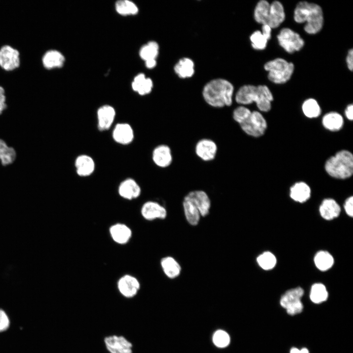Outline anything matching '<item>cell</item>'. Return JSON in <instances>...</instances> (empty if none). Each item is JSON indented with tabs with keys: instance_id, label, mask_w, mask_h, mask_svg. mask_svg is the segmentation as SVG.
<instances>
[{
	"instance_id": "6da1fadb",
	"label": "cell",
	"mask_w": 353,
	"mask_h": 353,
	"mask_svg": "<svg viewBox=\"0 0 353 353\" xmlns=\"http://www.w3.org/2000/svg\"><path fill=\"white\" fill-rule=\"evenodd\" d=\"M293 18L298 24L305 23L303 29L308 34L318 33L324 25L323 9L319 4L315 3L306 1L299 2L294 9Z\"/></svg>"
},
{
	"instance_id": "7a4b0ae2",
	"label": "cell",
	"mask_w": 353,
	"mask_h": 353,
	"mask_svg": "<svg viewBox=\"0 0 353 353\" xmlns=\"http://www.w3.org/2000/svg\"><path fill=\"white\" fill-rule=\"evenodd\" d=\"M232 118L241 129L251 137L262 136L267 127V122L260 112L252 111L244 105H239L233 110Z\"/></svg>"
},
{
	"instance_id": "3957f363",
	"label": "cell",
	"mask_w": 353,
	"mask_h": 353,
	"mask_svg": "<svg viewBox=\"0 0 353 353\" xmlns=\"http://www.w3.org/2000/svg\"><path fill=\"white\" fill-rule=\"evenodd\" d=\"M234 87L228 80L217 78L208 82L202 90V97L209 106L221 108L232 105Z\"/></svg>"
},
{
	"instance_id": "277c9868",
	"label": "cell",
	"mask_w": 353,
	"mask_h": 353,
	"mask_svg": "<svg viewBox=\"0 0 353 353\" xmlns=\"http://www.w3.org/2000/svg\"><path fill=\"white\" fill-rule=\"evenodd\" d=\"M235 100L240 105L245 106L255 102L260 111L267 112L271 109V102L274 97L270 89L266 85L248 84L239 89Z\"/></svg>"
},
{
	"instance_id": "5b68a950",
	"label": "cell",
	"mask_w": 353,
	"mask_h": 353,
	"mask_svg": "<svg viewBox=\"0 0 353 353\" xmlns=\"http://www.w3.org/2000/svg\"><path fill=\"white\" fill-rule=\"evenodd\" d=\"M325 169L331 176L337 179H346L353 174V155L347 150H341L326 162Z\"/></svg>"
},
{
	"instance_id": "8992f818",
	"label": "cell",
	"mask_w": 353,
	"mask_h": 353,
	"mask_svg": "<svg viewBox=\"0 0 353 353\" xmlns=\"http://www.w3.org/2000/svg\"><path fill=\"white\" fill-rule=\"evenodd\" d=\"M264 69L268 72L267 77L270 81L276 84H282L290 79L295 66L292 62L278 57L267 62Z\"/></svg>"
},
{
	"instance_id": "52a82bcc",
	"label": "cell",
	"mask_w": 353,
	"mask_h": 353,
	"mask_svg": "<svg viewBox=\"0 0 353 353\" xmlns=\"http://www.w3.org/2000/svg\"><path fill=\"white\" fill-rule=\"evenodd\" d=\"M277 38L279 45L290 54L300 51L305 44L298 33L288 27L281 29Z\"/></svg>"
},
{
	"instance_id": "ba28073f",
	"label": "cell",
	"mask_w": 353,
	"mask_h": 353,
	"mask_svg": "<svg viewBox=\"0 0 353 353\" xmlns=\"http://www.w3.org/2000/svg\"><path fill=\"white\" fill-rule=\"evenodd\" d=\"M219 147L213 139L203 137L198 140L194 146V152L196 156L204 162L214 161L217 157Z\"/></svg>"
},
{
	"instance_id": "9c48e42d",
	"label": "cell",
	"mask_w": 353,
	"mask_h": 353,
	"mask_svg": "<svg viewBox=\"0 0 353 353\" xmlns=\"http://www.w3.org/2000/svg\"><path fill=\"white\" fill-rule=\"evenodd\" d=\"M303 293V290L298 287L288 290L282 295L280 300V304L286 309L288 314L294 315L302 312L303 305L301 299Z\"/></svg>"
},
{
	"instance_id": "30bf717a",
	"label": "cell",
	"mask_w": 353,
	"mask_h": 353,
	"mask_svg": "<svg viewBox=\"0 0 353 353\" xmlns=\"http://www.w3.org/2000/svg\"><path fill=\"white\" fill-rule=\"evenodd\" d=\"M19 50L8 44L0 47V67L6 72L15 71L21 65Z\"/></svg>"
},
{
	"instance_id": "8fae6325",
	"label": "cell",
	"mask_w": 353,
	"mask_h": 353,
	"mask_svg": "<svg viewBox=\"0 0 353 353\" xmlns=\"http://www.w3.org/2000/svg\"><path fill=\"white\" fill-rule=\"evenodd\" d=\"M153 164L160 169L170 168L174 162V155L170 145L162 143L156 146L151 152Z\"/></svg>"
},
{
	"instance_id": "7c38bea8",
	"label": "cell",
	"mask_w": 353,
	"mask_h": 353,
	"mask_svg": "<svg viewBox=\"0 0 353 353\" xmlns=\"http://www.w3.org/2000/svg\"><path fill=\"white\" fill-rule=\"evenodd\" d=\"M185 196L199 210L201 217L207 216L211 205V199L204 190L198 189L188 192Z\"/></svg>"
},
{
	"instance_id": "4fadbf2b",
	"label": "cell",
	"mask_w": 353,
	"mask_h": 353,
	"mask_svg": "<svg viewBox=\"0 0 353 353\" xmlns=\"http://www.w3.org/2000/svg\"><path fill=\"white\" fill-rule=\"evenodd\" d=\"M104 342L110 353H132V343L123 336H107L105 337Z\"/></svg>"
},
{
	"instance_id": "5bb4252c",
	"label": "cell",
	"mask_w": 353,
	"mask_h": 353,
	"mask_svg": "<svg viewBox=\"0 0 353 353\" xmlns=\"http://www.w3.org/2000/svg\"><path fill=\"white\" fill-rule=\"evenodd\" d=\"M119 292L124 297L131 298L136 296L140 288L138 279L130 275H125L117 282Z\"/></svg>"
},
{
	"instance_id": "9a60e30c",
	"label": "cell",
	"mask_w": 353,
	"mask_h": 353,
	"mask_svg": "<svg viewBox=\"0 0 353 353\" xmlns=\"http://www.w3.org/2000/svg\"><path fill=\"white\" fill-rule=\"evenodd\" d=\"M141 214L146 220L165 219L167 216L166 208L159 202L149 201L146 202L141 208Z\"/></svg>"
},
{
	"instance_id": "2e32d148",
	"label": "cell",
	"mask_w": 353,
	"mask_h": 353,
	"mask_svg": "<svg viewBox=\"0 0 353 353\" xmlns=\"http://www.w3.org/2000/svg\"><path fill=\"white\" fill-rule=\"evenodd\" d=\"M112 136L114 141L120 145H129L134 138V130L130 124L119 123L115 126Z\"/></svg>"
},
{
	"instance_id": "e0dca14e",
	"label": "cell",
	"mask_w": 353,
	"mask_h": 353,
	"mask_svg": "<svg viewBox=\"0 0 353 353\" xmlns=\"http://www.w3.org/2000/svg\"><path fill=\"white\" fill-rule=\"evenodd\" d=\"M116 116L114 108L110 105L100 107L97 112V126L101 131L109 129L112 126Z\"/></svg>"
},
{
	"instance_id": "ac0fdd59",
	"label": "cell",
	"mask_w": 353,
	"mask_h": 353,
	"mask_svg": "<svg viewBox=\"0 0 353 353\" xmlns=\"http://www.w3.org/2000/svg\"><path fill=\"white\" fill-rule=\"evenodd\" d=\"M118 194L122 198L132 200L138 198L141 194V188L138 182L132 178L123 180L119 184Z\"/></svg>"
},
{
	"instance_id": "d6986e66",
	"label": "cell",
	"mask_w": 353,
	"mask_h": 353,
	"mask_svg": "<svg viewBox=\"0 0 353 353\" xmlns=\"http://www.w3.org/2000/svg\"><path fill=\"white\" fill-rule=\"evenodd\" d=\"M41 60L44 69L47 70H51L62 67L65 63V58L59 50L50 49L44 53Z\"/></svg>"
},
{
	"instance_id": "ffe728a7",
	"label": "cell",
	"mask_w": 353,
	"mask_h": 353,
	"mask_svg": "<svg viewBox=\"0 0 353 353\" xmlns=\"http://www.w3.org/2000/svg\"><path fill=\"white\" fill-rule=\"evenodd\" d=\"M285 13L283 4L278 0L270 3L267 24L272 29L277 28L284 21Z\"/></svg>"
},
{
	"instance_id": "44dd1931",
	"label": "cell",
	"mask_w": 353,
	"mask_h": 353,
	"mask_svg": "<svg viewBox=\"0 0 353 353\" xmlns=\"http://www.w3.org/2000/svg\"><path fill=\"white\" fill-rule=\"evenodd\" d=\"M95 166L93 158L85 154L79 155L75 161L76 173L81 177L91 176L95 171Z\"/></svg>"
},
{
	"instance_id": "7402d4cb",
	"label": "cell",
	"mask_w": 353,
	"mask_h": 353,
	"mask_svg": "<svg viewBox=\"0 0 353 353\" xmlns=\"http://www.w3.org/2000/svg\"><path fill=\"white\" fill-rule=\"evenodd\" d=\"M109 233L112 240L121 245L128 243L132 236L131 229L122 223H117L111 226L109 228Z\"/></svg>"
},
{
	"instance_id": "603a6c76",
	"label": "cell",
	"mask_w": 353,
	"mask_h": 353,
	"mask_svg": "<svg viewBox=\"0 0 353 353\" xmlns=\"http://www.w3.org/2000/svg\"><path fill=\"white\" fill-rule=\"evenodd\" d=\"M340 207L333 199L324 200L319 207V212L323 218L331 220L337 218L340 214Z\"/></svg>"
},
{
	"instance_id": "cb8c5ba5",
	"label": "cell",
	"mask_w": 353,
	"mask_h": 353,
	"mask_svg": "<svg viewBox=\"0 0 353 353\" xmlns=\"http://www.w3.org/2000/svg\"><path fill=\"white\" fill-rule=\"evenodd\" d=\"M311 196V189L305 182L300 181L295 183L290 189V196L294 201L303 203Z\"/></svg>"
},
{
	"instance_id": "d4e9b609",
	"label": "cell",
	"mask_w": 353,
	"mask_h": 353,
	"mask_svg": "<svg viewBox=\"0 0 353 353\" xmlns=\"http://www.w3.org/2000/svg\"><path fill=\"white\" fill-rule=\"evenodd\" d=\"M160 265L164 274L169 278H176L180 274L181 266L172 256H167L162 258L160 261Z\"/></svg>"
},
{
	"instance_id": "484cf974",
	"label": "cell",
	"mask_w": 353,
	"mask_h": 353,
	"mask_svg": "<svg viewBox=\"0 0 353 353\" xmlns=\"http://www.w3.org/2000/svg\"><path fill=\"white\" fill-rule=\"evenodd\" d=\"M322 124L327 129L331 131H337L342 128L344 124V119L339 113L334 111L329 112L323 116Z\"/></svg>"
},
{
	"instance_id": "4316f807",
	"label": "cell",
	"mask_w": 353,
	"mask_h": 353,
	"mask_svg": "<svg viewBox=\"0 0 353 353\" xmlns=\"http://www.w3.org/2000/svg\"><path fill=\"white\" fill-rule=\"evenodd\" d=\"M132 89L140 95L149 94L153 87V82L150 78H147L143 74L137 75L132 82Z\"/></svg>"
},
{
	"instance_id": "83f0119b",
	"label": "cell",
	"mask_w": 353,
	"mask_h": 353,
	"mask_svg": "<svg viewBox=\"0 0 353 353\" xmlns=\"http://www.w3.org/2000/svg\"><path fill=\"white\" fill-rule=\"evenodd\" d=\"M182 204L184 215L188 223L191 226H197L201 217L199 210L185 196L183 197Z\"/></svg>"
},
{
	"instance_id": "f1b7e54d",
	"label": "cell",
	"mask_w": 353,
	"mask_h": 353,
	"mask_svg": "<svg viewBox=\"0 0 353 353\" xmlns=\"http://www.w3.org/2000/svg\"><path fill=\"white\" fill-rule=\"evenodd\" d=\"M174 71L180 78L191 77L195 71L194 62L188 58H181L174 66Z\"/></svg>"
},
{
	"instance_id": "f546056e",
	"label": "cell",
	"mask_w": 353,
	"mask_h": 353,
	"mask_svg": "<svg viewBox=\"0 0 353 353\" xmlns=\"http://www.w3.org/2000/svg\"><path fill=\"white\" fill-rule=\"evenodd\" d=\"M270 3L266 0H260L256 4L253 17L256 23L266 25L269 14Z\"/></svg>"
},
{
	"instance_id": "4dcf8cb0",
	"label": "cell",
	"mask_w": 353,
	"mask_h": 353,
	"mask_svg": "<svg viewBox=\"0 0 353 353\" xmlns=\"http://www.w3.org/2000/svg\"><path fill=\"white\" fill-rule=\"evenodd\" d=\"M316 267L320 271L329 269L334 264V258L327 251H320L317 252L314 258Z\"/></svg>"
},
{
	"instance_id": "1f68e13d",
	"label": "cell",
	"mask_w": 353,
	"mask_h": 353,
	"mask_svg": "<svg viewBox=\"0 0 353 353\" xmlns=\"http://www.w3.org/2000/svg\"><path fill=\"white\" fill-rule=\"evenodd\" d=\"M304 115L309 118L319 117L321 113V108L318 101L314 99L308 98L305 100L302 106Z\"/></svg>"
},
{
	"instance_id": "d6a6232c",
	"label": "cell",
	"mask_w": 353,
	"mask_h": 353,
	"mask_svg": "<svg viewBox=\"0 0 353 353\" xmlns=\"http://www.w3.org/2000/svg\"><path fill=\"white\" fill-rule=\"evenodd\" d=\"M16 157L15 150L8 147L3 140L0 139V160L3 166L13 163Z\"/></svg>"
},
{
	"instance_id": "836d02e7",
	"label": "cell",
	"mask_w": 353,
	"mask_h": 353,
	"mask_svg": "<svg viewBox=\"0 0 353 353\" xmlns=\"http://www.w3.org/2000/svg\"><path fill=\"white\" fill-rule=\"evenodd\" d=\"M328 293L326 286L322 283H314L311 288L310 298L315 303H322L327 300Z\"/></svg>"
},
{
	"instance_id": "e575fe53",
	"label": "cell",
	"mask_w": 353,
	"mask_h": 353,
	"mask_svg": "<svg viewBox=\"0 0 353 353\" xmlns=\"http://www.w3.org/2000/svg\"><path fill=\"white\" fill-rule=\"evenodd\" d=\"M159 46L157 42L151 41L143 46L139 51V55L145 61L155 59L158 55Z\"/></svg>"
},
{
	"instance_id": "d590c367",
	"label": "cell",
	"mask_w": 353,
	"mask_h": 353,
	"mask_svg": "<svg viewBox=\"0 0 353 353\" xmlns=\"http://www.w3.org/2000/svg\"><path fill=\"white\" fill-rule=\"evenodd\" d=\"M115 9L118 13L126 16L135 15L138 12L137 6L132 1L128 0H120L115 3Z\"/></svg>"
},
{
	"instance_id": "8d00e7d4",
	"label": "cell",
	"mask_w": 353,
	"mask_h": 353,
	"mask_svg": "<svg viewBox=\"0 0 353 353\" xmlns=\"http://www.w3.org/2000/svg\"><path fill=\"white\" fill-rule=\"evenodd\" d=\"M259 266L265 270L273 269L277 263V259L274 254L265 252L260 254L256 258Z\"/></svg>"
},
{
	"instance_id": "74e56055",
	"label": "cell",
	"mask_w": 353,
	"mask_h": 353,
	"mask_svg": "<svg viewBox=\"0 0 353 353\" xmlns=\"http://www.w3.org/2000/svg\"><path fill=\"white\" fill-rule=\"evenodd\" d=\"M251 45L256 50H262L266 49L268 40L263 36L260 30L254 31L250 37Z\"/></svg>"
},
{
	"instance_id": "f35d334b",
	"label": "cell",
	"mask_w": 353,
	"mask_h": 353,
	"mask_svg": "<svg viewBox=\"0 0 353 353\" xmlns=\"http://www.w3.org/2000/svg\"><path fill=\"white\" fill-rule=\"evenodd\" d=\"M213 340L214 344L220 348L227 346L230 341L229 336L225 331L217 330L214 334Z\"/></svg>"
},
{
	"instance_id": "ab89813d",
	"label": "cell",
	"mask_w": 353,
	"mask_h": 353,
	"mask_svg": "<svg viewBox=\"0 0 353 353\" xmlns=\"http://www.w3.org/2000/svg\"><path fill=\"white\" fill-rule=\"evenodd\" d=\"M9 318L4 310L0 309V332L6 330L9 327Z\"/></svg>"
},
{
	"instance_id": "60d3db41",
	"label": "cell",
	"mask_w": 353,
	"mask_h": 353,
	"mask_svg": "<svg viewBox=\"0 0 353 353\" xmlns=\"http://www.w3.org/2000/svg\"><path fill=\"white\" fill-rule=\"evenodd\" d=\"M6 101L5 90L3 87L0 85V115L7 107Z\"/></svg>"
},
{
	"instance_id": "b9f144b4",
	"label": "cell",
	"mask_w": 353,
	"mask_h": 353,
	"mask_svg": "<svg viewBox=\"0 0 353 353\" xmlns=\"http://www.w3.org/2000/svg\"><path fill=\"white\" fill-rule=\"evenodd\" d=\"M344 207L346 213L350 217L353 216V197L351 196L347 198L345 202Z\"/></svg>"
},
{
	"instance_id": "7bdbcfd3",
	"label": "cell",
	"mask_w": 353,
	"mask_h": 353,
	"mask_svg": "<svg viewBox=\"0 0 353 353\" xmlns=\"http://www.w3.org/2000/svg\"><path fill=\"white\" fill-rule=\"evenodd\" d=\"M346 62L348 69L352 72L353 70V50L350 49L346 57Z\"/></svg>"
},
{
	"instance_id": "ee69618b",
	"label": "cell",
	"mask_w": 353,
	"mask_h": 353,
	"mask_svg": "<svg viewBox=\"0 0 353 353\" xmlns=\"http://www.w3.org/2000/svg\"><path fill=\"white\" fill-rule=\"evenodd\" d=\"M272 29L267 25H262L261 32L268 41L271 39Z\"/></svg>"
},
{
	"instance_id": "f6af8a7d",
	"label": "cell",
	"mask_w": 353,
	"mask_h": 353,
	"mask_svg": "<svg viewBox=\"0 0 353 353\" xmlns=\"http://www.w3.org/2000/svg\"><path fill=\"white\" fill-rule=\"evenodd\" d=\"M345 114L346 118L351 121L353 119V104H349L346 107L345 110Z\"/></svg>"
},
{
	"instance_id": "bcb514c9",
	"label": "cell",
	"mask_w": 353,
	"mask_h": 353,
	"mask_svg": "<svg viewBox=\"0 0 353 353\" xmlns=\"http://www.w3.org/2000/svg\"><path fill=\"white\" fill-rule=\"evenodd\" d=\"M146 66L148 68L152 69L156 65V59L149 60L145 61Z\"/></svg>"
},
{
	"instance_id": "7dc6e473",
	"label": "cell",
	"mask_w": 353,
	"mask_h": 353,
	"mask_svg": "<svg viewBox=\"0 0 353 353\" xmlns=\"http://www.w3.org/2000/svg\"><path fill=\"white\" fill-rule=\"evenodd\" d=\"M290 353H309V351L306 348L299 350L296 348H293L290 350Z\"/></svg>"
}]
</instances>
